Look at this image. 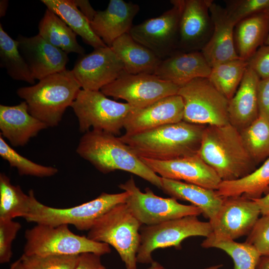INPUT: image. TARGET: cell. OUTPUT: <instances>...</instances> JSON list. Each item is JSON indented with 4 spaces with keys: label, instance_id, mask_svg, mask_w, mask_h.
Here are the masks:
<instances>
[{
    "label": "cell",
    "instance_id": "obj_21",
    "mask_svg": "<svg viewBox=\"0 0 269 269\" xmlns=\"http://www.w3.org/2000/svg\"><path fill=\"white\" fill-rule=\"evenodd\" d=\"M139 10L138 4L123 0H111L104 10H97L90 22L96 33L109 47L119 37L129 33Z\"/></svg>",
    "mask_w": 269,
    "mask_h": 269
},
{
    "label": "cell",
    "instance_id": "obj_45",
    "mask_svg": "<svg viewBox=\"0 0 269 269\" xmlns=\"http://www.w3.org/2000/svg\"><path fill=\"white\" fill-rule=\"evenodd\" d=\"M254 200L258 205L262 215H269V192L263 197Z\"/></svg>",
    "mask_w": 269,
    "mask_h": 269
},
{
    "label": "cell",
    "instance_id": "obj_35",
    "mask_svg": "<svg viewBox=\"0 0 269 269\" xmlns=\"http://www.w3.org/2000/svg\"><path fill=\"white\" fill-rule=\"evenodd\" d=\"M244 145L258 165L269 157V122L259 117L240 131Z\"/></svg>",
    "mask_w": 269,
    "mask_h": 269
},
{
    "label": "cell",
    "instance_id": "obj_13",
    "mask_svg": "<svg viewBox=\"0 0 269 269\" xmlns=\"http://www.w3.org/2000/svg\"><path fill=\"white\" fill-rule=\"evenodd\" d=\"M160 16L133 25L129 34L162 60L178 51L180 9L178 0Z\"/></svg>",
    "mask_w": 269,
    "mask_h": 269
},
{
    "label": "cell",
    "instance_id": "obj_30",
    "mask_svg": "<svg viewBox=\"0 0 269 269\" xmlns=\"http://www.w3.org/2000/svg\"><path fill=\"white\" fill-rule=\"evenodd\" d=\"M38 34L54 46L67 54H85V49L78 42L77 34L55 13L46 8L38 23Z\"/></svg>",
    "mask_w": 269,
    "mask_h": 269
},
{
    "label": "cell",
    "instance_id": "obj_51",
    "mask_svg": "<svg viewBox=\"0 0 269 269\" xmlns=\"http://www.w3.org/2000/svg\"><path fill=\"white\" fill-rule=\"evenodd\" d=\"M265 45H269V34L268 35V36L266 38V40L265 42V43H264Z\"/></svg>",
    "mask_w": 269,
    "mask_h": 269
},
{
    "label": "cell",
    "instance_id": "obj_12",
    "mask_svg": "<svg viewBox=\"0 0 269 269\" xmlns=\"http://www.w3.org/2000/svg\"><path fill=\"white\" fill-rule=\"evenodd\" d=\"M179 88L153 74H131L125 72L100 91L107 97L124 100L133 108L139 109L177 94Z\"/></svg>",
    "mask_w": 269,
    "mask_h": 269
},
{
    "label": "cell",
    "instance_id": "obj_46",
    "mask_svg": "<svg viewBox=\"0 0 269 269\" xmlns=\"http://www.w3.org/2000/svg\"><path fill=\"white\" fill-rule=\"evenodd\" d=\"M257 269H269V257H261Z\"/></svg>",
    "mask_w": 269,
    "mask_h": 269
},
{
    "label": "cell",
    "instance_id": "obj_23",
    "mask_svg": "<svg viewBox=\"0 0 269 269\" xmlns=\"http://www.w3.org/2000/svg\"><path fill=\"white\" fill-rule=\"evenodd\" d=\"M47 126L32 116L25 101L14 106L0 105V135L14 147L25 145Z\"/></svg>",
    "mask_w": 269,
    "mask_h": 269
},
{
    "label": "cell",
    "instance_id": "obj_11",
    "mask_svg": "<svg viewBox=\"0 0 269 269\" xmlns=\"http://www.w3.org/2000/svg\"><path fill=\"white\" fill-rule=\"evenodd\" d=\"M129 193L126 203L132 214L142 225L151 226L187 216L202 214L201 210L193 205L179 203L172 197L156 195L149 188L141 192L133 176L119 185Z\"/></svg>",
    "mask_w": 269,
    "mask_h": 269
},
{
    "label": "cell",
    "instance_id": "obj_42",
    "mask_svg": "<svg viewBox=\"0 0 269 269\" xmlns=\"http://www.w3.org/2000/svg\"><path fill=\"white\" fill-rule=\"evenodd\" d=\"M259 117L269 122V78L260 79L257 88Z\"/></svg>",
    "mask_w": 269,
    "mask_h": 269
},
{
    "label": "cell",
    "instance_id": "obj_4",
    "mask_svg": "<svg viewBox=\"0 0 269 269\" xmlns=\"http://www.w3.org/2000/svg\"><path fill=\"white\" fill-rule=\"evenodd\" d=\"M81 87L72 70L49 75L35 84L18 88L29 113L47 127L57 126L63 115L75 100Z\"/></svg>",
    "mask_w": 269,
    "mask_h": 269
},
{
    "label": "cell",
    "instance_id": "obj_52",
    "mask_svg": "<svg viewBox=\"0 0 269 269\" xmlns=\"http://www.w3.org/2000/svg\"><path fill=\"white\" fill-rule=\"evenodd\" d=\"M267 14L269 16V5L267 7V8L266 9V10L263 12Z\"/></svg>",
    "mask_w": 269,
    "mask_h": 269
},
{
    "label": "cell",
    "instance_id": "obj_7",
    "mask_svg": "<svg viewBox=\"0 0 269 269\" xmlns=\"http://www.w3.org/2000/svg\"><path fill=\"white\" fill-rule=\"evenodd\" d=\"M23 252L26 255H75L92 253L103 256L111 252L110 246L73 233L68 225L53 226L37 224L25 231Z\"/></svg>",
    "mask_w": 269,
    "mask_h": 269
},
{
    "label": "cell",
    "instance_id": "obj_2",
    "mask_svg": "<svg viewBox=\"0 0 269 269\" xmlns=\"http://www.w3.org/2000/svg\"><path fill=\"white\" fill-rule=\"evenodd\" d=\"M76 152L104 174L116 170L127 171L161 189V177L145 164L120 137L90 130L81 137Z\"/></svg>",
    "mask_w": 269,
    "mask_h": 269
},
{
    "label": "cell",
    "instance_id": "obj_37",
    "mask_svg": "<svg viewBox=\"0 0 269 269\" xmlns=\"http://www.w3.org/2000/svg\"><path fill=\"white\" fill-rule=\"evenodd\" d=\"M80 255L47 256L23 254L20 259L26 269H75Z\"/></svg>",
    "mask_w": 269,
    "mask_h": 269
},
{
    "label": "cell",
    "instance_id": "obj_10",
    "mask_svg": "<svg viewBox=\"0 0 269 269\" xmlns=\"http://www.w3.org/2000/svg\"><path fill=\"white\" fill-rule=\"evenodd\" d=\"M212 232L209 222L197 216H187L161 223L145 226L140 229V244L136 256L137 263L151 264L152 254L157 249L181 248L182 242L193 236L208 237Z\"/></svg>",
    "mask_w": 269,
    "mask_h": 269
},
{
    "label": "cell",
    "instance_id": "obj_1",
    "mask_svg": "<svg viewBox=\"0 0 269 269\" xmlns=\"http://www.w3.org/2000/svg\"><path fill=\"white\" fill-rule=\"evenodd\" d=\"M205 126L182 121L120 138L140 158L169 160L197 154Z\"/></svg>",
    "mask_w": 269,
    "mask_h": 269
},
{
    "label": "cell",
    "instance_id": "obj_19",
    "mask_svg": "<svg viewBox=\"0 0 269 269\" xmlns=\"http://www.w3.org/2000/svg\"><path fill=\"white\" fill-rule=\"evenodd\" d=\"M19 50L35 80H40L66 69L68 54L54 46L38 34L27 37L19 34Z\"/></svg>",
    "mask_w": 269,
    "mask_h": 269
},
{
    "label": "cell",
    "instance_id": "obj_28",
    "mask_svg": "<svg viewBox=\"0 0 269 269\" xmlns=\"http://www.w3.org/2000/svg\"><path fill=\"white\" fill-rule=\"evenodd\" d=\"M218 193L223 198L243 196L254 200L269 192V158L258 169L238 179L222 181Z\"/></svg>",
    "mask_w": 269,
    "mask_h": 269
},
{
    "label": "cell",
    "instance_id": "obj_6",
    "mask_svg": "<svg viewBox=\"0 0 269 269\" xmlns=\"http://www.w3.org/2000/svg\"><path fill=\"white\" fill-rule=\"evenodd\" d=\"M28 194L30 209L24 218L27 222L53 226L71 224L80 231H88L99 218L114 206L126 203L129 196L127 191L113 194L103 192L97 198L79 205L56 208L38 201L32 190Z\"/></svg>",
    "mask_w": 269,
    "mask_h": 269
},
{
    "label": "cell",
    "instance_id": "obj_41",
    "mask_svg": "<svg viewBox=\"0 0 269 269\" xmlns=\"http://www.w3.org/2000/svg\"><path fill=\"white\" fill-rule=\"evenodd\" d=\"M248 62L261 79L269 78V45L261 46Z\"/></svg>",
    "mask_w": 269,
    "mask_h": 269
},
{
    "label": "cell",
    "instance_id": "obj_20",
    "mask_svg": "<svg viewBox=\"0 0 269 269\" xmlns=\"http://www.w3.org/2000/svg\"><path fill=\"white\" fill-rule=\"evenodd\" d=\"M209 11L213 30L209 40L200 51L212 68L219 63L240 58L234 43L236 24L229 18L225 8L213 1L210 4Z\"/></svg>",
    "mask_w": 269,
    "mask_h": 269
},
{
    "label": "cell",
    "instance_id": "obj_36",
    "mask_svg": "<svg viewBox=\"0 0 269 269\" xmlns=\"http://www.w3.org/2000/svg\"><path fill=\"white\" fill-rule=\"evenodd\" d=\"M0 155L8 161L11 167L16 168L20 175L50 177L55 175L58 171L55 167L36 163L21 155L5 142L0 134Z\"/></svg>",
    "mask_w": 269,
    "mask_h": 269
},
{
    "label": "cell",
    "instance_id": "obj_31",
    "mask_svg": "<svg viewBox=\"0 0 269 269\" xmlns=\"http://www.w3.org/2000/svg\"><path fill=\"white\" fill-rule=\"evenodd\" d=\"M0 66L12 79L35 84V79L21 54L18 42L4 31L0 24Z\"/></svg>",
    "mask_w": 269,
    "mask_h": 269
},
{
    "label": "cell",
    "instance_id": "obj_43",
    "mask_svg": "<svg viewBox=\"0 0 269 269\" xmlns=\"http://www.w3.org/2000/svg\"><path fill=\"white\" fill-rule=\"evenodd\" d=\"M75 269H107L102 264L101 256L92 253L81 254Z\"/></svg>",
    "mask_w": 269,
    "mask_h": 269
},
{
    "label": "cell",
    "instance_id": "obj_24",
    "mask_svg": "<svg viewBox=\"0 0 269 269\" xmlns=\"http://www.w3.org/2000/svg\"><path fill=\"white\" fill-rule=\"evenodd\" d=\"M260 79L248 66L237 90L229 101V124L240 132L259 117L257 88Z\"/></svg>",
    "mask_w": 269,
    "mask_h": 269
},
{
    "label": "cell",
    "instance_id": "obj_32",
    "mask_svg": "<svg viewBox=\"0 0 269 269\" xmlns=\"http://www.w3.org/2000/svg\"><path fill=\"white\" fill-rule=\"evenodd\" d=\"M204 248H216L227 254L233 260L234 269H257L261 255L250 244L218 238L210 235L201 244Z\"/></svg>",
    "mask_w": 269,
    "mask_h": 269
},
{
    "label": "cell",
    "instance_id": "obj_33",
    "mask_svg": "<svg viewBox=\"0 0 269 269\" xmlns=\"http://www.w3.org/2000/svg\"><path fill=\"white\" fill-rule=\"evenodd\" d=\"M248 67V60L241 58L222 62L211 68L208 79L229 100L237 90Z\"/></svg>",
    "mask_w": 269,
    "mask_h": 269
},
{
    "label": "cell",
    "instance_id": "obj_27",
    "mask_svg": "<svg viewBox=\"0 0 269 269\" xmlns=\"http://www.w3.org/2000/svg\"><path fill=\"white\" fill-rule=\"evenodd\" d=\"M269 32V16L260 12L239 22L235 27V49L240 58L248 60L262 45Z\"/></svg>",
    "mask_w": 269,
    "mask_h": 269
},
{
    "label": "cell",
    "instance_id": "obj_49",
    "mask_svg": "<svg viewBox=\"0 0 269 269\" xmlns=\"http://www.w3.org/2000/svg\"><path fill=\"white\" fill-rule=\"evenodd\" d=\"M147 269H165L160 263L153 261Z\"/></svg>",
    "mask_w": 269,
    "mask_h": 269
},
{
    "label": "cell",
    "instance_id": "obj_15",
    "mask_svg": "<svg viewBox=\"0 0 269 269\" xmlns=\"http://www.w3.org/2000/svg\"><path fill=\"white\" fill-rule=\"evenodd\" d=\"M72 71L82 89L90 91L101 90L125 72L123 62L109 46L81 55Z\"/></svg>",
    "mask_w": 269,
    "mask_h": 269
},
{
    "label": "cell",
    "instance_id": "obj_40",
    "mask_svg": "<svg viewBox=\"0 0 269 269\" xmlns=\"http://www.w3.org/2000/svg\"><path fill=\"white\" fill-rule=\"evenodd\" d=\"M21 228V224L13 220L0 219V263L6 264L12 256V243Z\"/></svg>",
    "mask_w": 269,
    "mask_h": 269
},
{
    "label": "cell",
    "instance_id": "obj_17",
    "mask_svg": "<svg viewBox=\"0 0 269 269\" xmlns=\"http://www.w3.org/2000/svg\"><path fill=\"white\" fill-rule=\"evenodd\" d=\"M140 158L151 170L162 178L183 180L187 183L215 190L218 189L222 181L215 170L198 154L163 161Z\"/></svg>",
    "mask_w": 269,
    "mask_h": 269
},
{
    "label": "cell",
    "instance_id": "obj_48",
    "mask_svg": "<svg viewBox=\"0 0 269 269\" xmlns=\"http://www.w3.org/2000/svg\"><path fill=\"white\" fill-rule=\"evenodd\" d=\"M9 269H26L19 259L10 266Z\"/></svg>",
    "mask_w": 269,
    "mask_h": 269
},
{
    "label": "cell",
    "instance_id": "obj_18",
    "mask_svg": "<svg viewBox=\"0 0 269 269\" xmlns=\"http://www.w3.org/2000/svg\"><path fill=\"white\" fill-rule=\"evenodd\" d=\"M183 113L184 103L178 94L164 97L142 108H133L125 121V134H136L181 122Z\"/></svg>",
    "mask_w": 269,
    "mask_h": 269
},
{
    "label": "cell",
    "instance_id": "obj_16",
    "mask_svg": "<svg viewBox=\"0 0 269 269\" xmlns=\"http://www.w3.org/2000/svg\"><path fill=\"white\" fill-rule=\"evenodd\" d=\"M211 0H178L180 9L178 51H199L209 40L213 24Z\"/></svg>",
    "mask_w": 269,
    "mask_h": 269
},
{
    "label": "cell",
    "instance_id": "obj_38",
    "mask_svg": "<svg viewBox=\"0 0 269 269\" xmlns=\"http://www.w3.org/2000/svg\"><path fill=\"white\" fill-rule=\"evenodd\" d=\"M226 3L227 14L236 25L249 16L264 12L269 5V0H232Z\"/></svg>",
    "mask_w": 269,
    "mask_h": 269
},
{
    "label": "cell",
    "instance_id": "obj_39",
    "mask_svg": "<svg viewBox=\"0 0 269 269\" xmlns=\"http://www.w3.org/2000/svg\"><path fill=\"white\" fill-rule=\"evenodd\" d=\"M246 242L253 246L262 257H269V215L258 219Z\"/></svg>",
    "mask_w": 269,
    "mask_h": 269
},
{
    "label": "cell",
    "instance_id": "obj_25",
    "mask_svg": "<svg viewBox=\"0 0 269 269\" xmlns=\"http://www.w3.org/2000/svg\"><path fill=\"white\" fill-rule=\"evenodd\" d=\"M160 189L176 200L191 203L192 205L199 208L202 214L209 221L214 218L224 200L217 190L162 177Z\"/></svg>",
    "mask_w": 269,
    "mask_h": 269
},
{
    "label": "cell",
    "instance_id": "obj_50",
    "mask_svg": "<svg viewBox=\"0 0 269 269\" xmlns=\"http://www.w3.org/2000/svg\"><path fill=\"white\" fill-rule=\"evenodd\" d=\"M223 267V265L221 264L219 265H213L211 266H209L208 267L205 268L203 269H220L221 268Z\"/></svg>",
    "mask_w": 269,
    "mask_h": 269
},
{
    "label": "cell",
    "instance_id": "obj_8",
    "mask_svg": "<svg viewBox=\"0 0 269 269\" xmlns=\"http://www.w3.org/2000/svg\"><path fill=\"white\" fill-rule=\"evenodd\" d=\"M79 123V131L92 130L119 134L127 117L134 108L107 97L101 91L81 89L72 104Z\"/></svg>",
    "mask_w": 269,
    "mask_h": 269
},
{
    "label": "cell",
    "instance_id": "obj_29",
    "mask_svg": "<svg viewBox=\"0 0 269 269\" xmlns=\"http://www.w3.org/2000/svg\"><path fill=\"white\" fill-rule=\"evenodd\" d=\"M47 7L63 20L87 44L94 49L107 46L93 30L90 22L73 0H41Z\"/></svg>",
    "mask_w": 269,
    "mask_h": 269
},
{
    "label": "cell",
    "instance_id": "obj_5",
    "mask_svg": "<svg viewBox=\"0 0 269 269\" xmlns=\"http://www.w3.org/2000/svg\"><path fill=\"white\" fill-rule=\"evenodd\" d=\"M141 225L126 203H121L96 221L88 231L87 237L115 248L126 269H137L136 256L140 244Z\"/></svg>",
    "mask_w": 269,
    "mask_h": 269
},
{
    "label": "cell",
    "instance_id": "obj_9",
    "mask_svg": "<svg viewBox=\"0 0 269 269\" xmlns=\"http://www.w3.org/2000/svg\"><path fill=\"white\" fill-rule=\"evenodd\" d=\"M177 94L184 103L183 121L203 126L229 124V100L207 78L193 79L180 87Z\"/></svg>",
    "mask_w": 269,
    "mask_h": 269
},
{
    "label": "cell",
    "instance_id": "obj_14",
    "mask_svg": "<svg viewBox=\"0 0 269 269\" xmlns=\"http://www.w3.org/2000/svg\"><path fill=\"white\" fill-rule=\"evenodd\" d=\"M260 208L254 200L243 196L224 198L214 218L209 221L212 236L235 240L248 235L259 218Z\"/></svg>",
    "mask_w": 269,
    "mask_h": 269
},
{
    "label": "cell",
    "instance_id": "obj_34",
    "mask_svg": "<svg viewBox=\"0 0 269 269\" xmlns=\"http://www.w3.org/2000/svg\"><path fill=\"white\" fill-rule=\"evenodd\" d=\"M30 197L19 185H12L10 178L3 173L0 174V219L25 218L30 209Z\"/></svg>",
    "mask_w": 269,
    "mask_h": 269
},
{
    "label": "cell",
    "instance_id": "obj_3",
    "mask_svg": "<svg viewBox=\"0 0 269 269\" xmlns=\"http://www.w3.org/2000/svg\"><path fill=\"white\" fill-rule=\"evenodd\" d=\"M198 154L222 181L239 179L256 169L240 132L230 124L206 126Z\"/></svg>",
    "mask_w": 269,
    "mask_h": 269
},
{
    "label": "cell",
    "instance_id": "obj_47",
    "mask_svg": "<svg viewBox=\"0 0 269 269\" xmlns=\"http://www.w3.org/2000/svg\"><path fill=\"white\" fill-rule=\"evenodd\" d=\"M8 0H1L0 1V17L5 15L8 6Z\"/></svg>",
    "mask_w": 269,
    "mask_h": 269
},
{
    "label": "cell",
    "instance_id": "obj_22",
    "mask_svg": "<svg viewBox=\"0 0 269 269\" xmlns=\"http://www.w3.org/2000/svg\"><path fill=\"white\" fill-rule=\"evenodd\" d=\"M211 71L200 51H178L161 60L154 74L181 87L196 78H208Z\"/></svg>",
    "mask_w": 269,
    "mask_h": 269
},
{
    "label": "cell",
    "instance_id": "obj_44",
    "mask_svg": "<svg viewBox=\"0 0 269 269\" xmlns=\"http://www.w3.org/2000/svg\"><path fill=\"white\" fill-rule=\"evenodd\" d=\"M73 1L81 12L91 22L94 18L97 10L93 8L87 0H73Z\"/></svg>",
    "mask_w": 269,
    "mask_h": 269
},
{
    "label": "cell",
    "instance_id": "obj_26",
    "mask_svg": "<svg viewBox=\"0 0 269 269\" xmlns=\"http://www.w3.org/2000/svg\"><path fill=\"white\" fill-rule=\"evenodd\" d=\"M111 47L123 62L125 72L129 74H154L162 60L129 33L117 38Z\"/></svg>",
    "mask_w": 269,
    "mask_h": 269
}]
</instances>
